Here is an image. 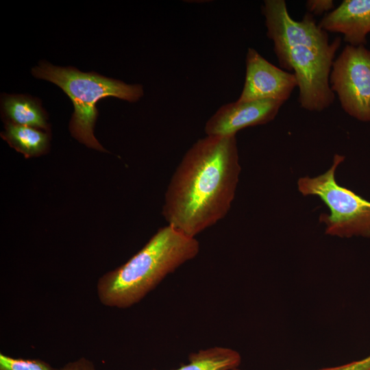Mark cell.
<instances>
[{
  "label": "cell",
  "mask_w": 370,
  "mask_h": 370,
  "mask_svg": "<svg viewBox=\"0 0 370 370\" xmlns=\"http://www.w3.org/2000/svg\"><path fill=\"white\" fill-rule=\"evenodd\" d=\"M241 167L236 136H208L185 153L164 196L168 225L195 236L223 219L234 199Z\"/></svg>",
  "instance_id": "1"
},
{
  "label": "cell",
  "mask_w": 370,
  "mask_h": 370,
  "mask_svg": "<svg viewBox=\"0 0 370 370\" xmlns=\"http://www.w3.org/2000/svg\"><path fill=\"white\" fill-rule=\"evenodd\" d=\"M261 10L281 68L293 71L297 79L300 107L310 112L328 108L335 99L330 75L341 38L330 42L310 13L293 19L284 0H265Z\"/></svg>",
  "instance_id": "2"
},
{
  "label": "cell",
  "mask_w": 370,
  "mask_h": 370,
  "mask_svg": "<svg viewBox=\"0 0 370 370\" xmlns=\"http://www.w3.org/2000/svg\"><path fill=\"white\" fill-rule=\"evenodd\" d=\"M199 251L195 238L172 226L160 227L125 264L103 274L97 283L99 301L127 308L139 302L169 273L194 258Z\"/></svg>",
  "instance_id": "3"
},
{
  "label": "cell",
  "mask_w": 370,
  "mask_h": 370,
  "mask_svg": "<svg viewBox=\"0 0 370 370\" xmlns=\"http://www.w3.org/2000/svg\"><path fill=\"white\" fill-rule=\"evenodd\" d=\"M37 78L58 86L71 99L74 112L69 124L73 137L90 148L106 151L93 134L98 111L97 102L114 97L136 102L143 95V86L127 84L95 73H83L75 68L60 67L42 62L32 70Z\"/></svg>",
  "instance_id": "4"
},
{
  "label": "cell",
  "mask_w": 370,
  "mask_h": 370,
  "mask_svg": "<svg viewBox=\"0 0 370 370\" xmlns=\"http://www.w3.org/2000/svg\"><path fill=\"white\" fill-rule=\"evenodd\" d=\"M345 159L344 156L335 154L331 166L325 173L299 178L297 189L304 196L319 197L328 207L330 213H321L319 219L325 225V234L370 238V201L336 180V171Z\"/></svg>",
  "instance_id": "5"
},
{
  "label": "cell",
  "mask_w": 370,
  "mask_h": 370,
  "mask_svg": "<svg viewBox=\"0 0 370 370\" xmlns=\"http://www.w3.org/2000/svg\"><path fill=\"white\" fill-rule=\"evenodd\" d=\"M330 85L345 112L370 122V50L347 45L333 62Z\"/></svg>",
  "instance_id": "6"
},
{
  "label": "cell",
  "mask_w": 370,
  "mask_h": 370,
  "mask_svg": "<svg viewBox=\"0 0 370 370\" xmlns=\"http://www.w3.org/2000/svg\"><path fill=\"white\" fill-rule=\"evenodd\" d=\"M245 68L238 101L271 99L285 103L298 86L293 73L271 64L251 47L246 53Z\"/></svg>",
  "instance_id": "7"
},
{
  "label": "cell",
  "mask_w": 370,
  "mask_h": 370,
  "mask_svg": "<svg viewBox=\"0 0 370 370\" xmlns=\"http://www.w3.org/2000/svg\"><path fill=\"white\" fill-rule=\"evenodd\" d=\"M284 103L271 99L230 102L221 106L206 121L208 136H233L246 127L272 121Z\"/></svg>",
  "instance_id": "8"
},
{
  "label": "cell",
  "mask_w": 370,
  "mask_h": 370,
  "mask_svg": "<svg viewBox=\"0 0 370 370\" xmlns=\"http://www.w3.org/2000/svg\"><path fill=\"white\" fill-rule=\"evenodd\" d=\"M319 25L328 33L342 34L349 45L365 46L370 33V0H343L323 16Z\"/></svg>",
  "instance_id": "9"
},
{
  "label": "cell",
  "mask_w": 370,
  "mask_h": 370,
  "mask_svg": "<svg viewBox=\"0 0 370 370\" xmlns=\"http://www.w3.org/2000/svg\"><path fill=\"white\" fill-rule=\"evenodd\" d=\"M2 108L8 123L15 125L48 129L45 112L40 105L30 97L23 95H8L2 101Z\"/></svg>",
  "instance_id": "10"
},
{
  "label": "cell",
  "mask_w": 370,
  "mask_h": 370,
  "mask_svg": "<svg viewBox=\"0 0 370 370\" xmlns=\"http://www.w3.org/2000/svg\"><path fill=\"white\" fill-rule=\"evenodd\" d=\"M2 138L25 158L38 156L45 153L49 145L47 133L35 127L7 123Z\"/></svg>",
  "instance_id": "11"
},
{
  "label": "cell",
  "mask_w": 370,
  "mask_h": 370,
  "mask_svg": "<svg viewBox=\"0 0 370 370\" xmlns=\"http://www.w3.org/2000/svg\"><path fill=\"white\" fill-rule=\"evenodd\" d=\"M189 362L173 370H233L240 365V354L230 348L214 347L191 353Z\"/></svg>",
  "instance_id": "12"
},
{
  "label": "cell",
  "mask_w": 370,
  "mask_h": 370,
  "mask_svg": "<svg viewBox=\"0 0 370 370\" xmlns=\"http://www.w3.org/2000/svg\"><path fill=\"white\" fill-rule=\"evenodd\" d=\"M0 370H58L40 359L14 358L0 353Z\"/></svg>",
  "instance_id": "13"
},
{
  "label": "cell",
  "mask_w": 370,
  "mask_h": 370,
  "mask_svg": "<svg viewBox=\"0 0 370 370\" xmlns=\"http://www.w3.org/2000/svg\"><path fill=\"white\" fill-rule=\"evenodd\" d=\"M307 12L312 15L326 14L334 9L332 0H308L306 2Z\"/></svg>",
  "instance_id": "14"
},
{
  "label": "cell",
  "mask_w": 370,
  "mask_h": 370,
  "mask_svg": "<svg viewBox=\"0 0 370 370\" xmlns=\"http://www.w3.org/2000/svg\"><path fill=\"white\" fill-rule=\"evenodd\" d=\"M233 370H241L236 368ZM318 370H370V355L362 359L353 361L343 365L323 368Z\"/></svg>",
  "instance_id": "15"
},
{
  "label": "cell",
  "mask_w": 370,
  "mask_h": 370,
  "mask_svg": "<svg viewBox=\"0 0 370 370\" xmlns=\"http://www.w3.org/2000/svg\"><path fill=\"white\" fill-rule=\"evenodd\" d=\"M58 370H96V368L92 361L85 357H82L69 362Z\"/></svg>",
  "instance_id": "16"
}]
</instances>
